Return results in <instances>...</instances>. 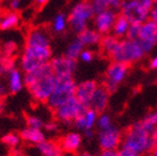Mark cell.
Listing matches in <instances>:
<instances>
[{"mask_svg": "<svg viewBox=\"0 0 157 156\" xmlns=\"http://www.w3.org/2000/svg\"><path fill=\"white\" fill-rule=\"evenodd\" d=\"M24 81L33 98L38 103H47L56 84V76L50 61L25 72Z\"/></svg>", "mask_w": 157, "mask_h": 156, "instance_id": "6da1fadb", "label": "cell"}, {"mask_svg": "<svg viewBox=\"0 0 157 156\" xmlns=\"http://www.w3.org/2000/svg\"><path fill=\"white\" fill-rule=\"evenodd\" d=\"M121 145L129 147L139 155L151 154L157 145V129L149 132L142 122L134 123L123 134Z\"/></svg>", "mask_w": 157, "mask_h": 156, "instance_id": "7a4b0ae2", "label": "cell"}, {"mask_svg": "<svg viewBox=\"0 0 157 156\" xmlns=\"http://www.w3.org/2000/svg\"><path fill=\"white\" fill-rule=\"evenodd\" d=\"M52 51L50 46L25 45L24 54L21 56L20 66L25 72H31L33 69L42 66L50 61Z\"/></svg>", "mask_w": 157, "mask_h": 156, "instance_id": "3957f363", "label": "cell"}, {"mask_svg": "<svg viewBox=\"0 0 157 156\" xmlns=\"http://www.w3.org/2000/svg\"><path fill=\"white\" fill-rule=\"evenodd\" d=\"M145 55V51L143 50L139 40H130V39H121L117 48L113 53L112 61L126 64L128 66L137 63L142 59Z\"/></svg>", "mask_w": 157, "mask_h": 156, "instance_id": "277c9868", "label": "cell"}, {"mask_svg": "<svg viewBox=\"0 0 157 156\" xmlns=\"http://www.w3.org/2000/svg\"><path fill=\"white\" fill-rule=\"evenodd\" d=\"M77 83L74 79V76H61L56 77V84L52 95L47 100V105L52 111L56 109L58 106H60L68 99L75 96Z\"/></svg>", "mask_w": 157, "mask_h": 156, "instance_id": "5b68a950", "label": "cell"}, {"mask_svg": "<svg viewBox=\"0 0 157 156\" xmlns=\"http://www.w3.org/2000/svg\"><path fill=\"white\" fill-rule=\"evenodd\" d=\"M95 17V12L93 10L89 0H84L82 2L77 3L70 11L67 21L71 30L77 35L88 28V22L93 20Z\"/></svg>", "mask_w": 157, "mask_h": 156, "instance_id": "8992f818", "label": "cell"}, {"mask_svg": "<svg viewBox=\"0 0 157 156\" xmlns=\"http://www.w3.org/2000/svg\"><path fill=\"white\" fill-rule=\"evenodd\" d=\"M89 106L79 102L75 96L54 109L55 119L63 124H71L78 116L85 115Z\"/></svg>", "mask_w": 157, "mask_h": 156, "instance_id": "52a82bcc", "label": "cell"}, {"mask_svg": "<svg viewBox=\"0 0 157 156\" xmlns=\"http://www.w3.org/2000/svg\"><path fill=\"white\" fill-rule=\"evenodd\" d=\"M128 70H129V66L126 64L112 61L106 69L101 85L108 90L109 94L115 93L118 86L125 80V78L128 74Z\"/></svg>", "mask_w": 157, "mask_h": 156, "instance_id": "ba28073f", "label": "cell"}, {"mask_svg": "<svg viewBox=\"0 0 157 156\" xmlns=\"http://www.w3.org/2000/svg\"><path fill=\"white\" fill-rule=\"evenodd\" d=\"M119 14L125 16L130 24H143L149 19V11L140 0H123Z\"/></svg>", "mask_w": 157, "mask_h": 156, "instance_id": "9c48e42d", "label": "cell"}, {"mask_svg": "<svg viewBox=\"0 0 157 156\" xmlns=\"http://www.w3.org/2000/svg\"><path fill=\"white\" fill-rule=\"evenodd\" d=\"M98 144L101 150H118L123 141V133L118 127L112 125L110 127L98 132Z\"/></svg>", "mask_w": 157, "mask_h": 156, "instance_id": "30bf717a", "label": "cell"}, {"mask_svg": "<svg viewBox=\"0 0 157 156\" xmlns=\"http://www.w3.org/2000/svg\"><path fill=\"white\" fill-rule=\"evenodd\" d=\"M118 14L115 9L108 8L107 10L99 14H96L94 17V26L95 29L100 33V35H108L113 30L114 24H115L116 18Z\"/></svg>", "mask_w": 157, "mask_h": 156, "instance_id": "8fae6325", "label": "cell"}, {"mask_svg": "<svg viewBox=\"0 0 157 156\" xmlns=\"http://www.w3.org/2000/svg\"><path fill=\"white\" fill-rule=\"evenodd\" d=\"M52 70L56 77L61 76H73L77 69V60L63 56H58L50 59Z\"/></svg>", "mask_w": 157, "mask_h": 156, "instance_id": "7c38bea8", "label": "cell"}, {"mask_svg": "<svg viewBox=\"0 0 157 156\" xmlns=\"http://www.w3.org/2000/svg\"><path fill=\"white\" fill-rule=\"evenodd\" d=\"M109 96L110 94L108 93V90L103 85H98V87L95 90L94 95L91 96L90 102H89V108L96 111L97 114L105 113L106 108L108 107L109 104Z\"/></svg>", "mask_w": 157, "mask_h": 156, "instance_id": "4fadbf2b", "label": "cell"}, {"mask_svg": "<svg viewBox=\"0 0 157 156\" xmlns=\"http://www.w3.org/2000/svg\"><path fill=\"white\" fill-rule=\"evenodd\" d=\"M98 85L99 84L96 80H84L82 83H79V84H77V87H76L75 97L78 99L79 102H82V104L89 106L91 96L94 95Z\"/></svg>", "mask_w": 157, "mask_h": 156, "instance_id": "5bb4252c", "label": "cell"}, {"mask_svg": "<svg viewBox=\"0 0 157 156\" xmlns=\"http://www.w3.org/2000/svg\"><path fill=\"white\" fill-rule=\"evenodd\" d=\"M82 136L80 133L77 132L67 133L66 135H63L59 141L61 150L66 153H76L79 150V147L82 146Z\"/></svg>", "mask_w": 157, "mask_h": 156, "instance_id": "9a60e30c", "label": "cell"}, {"mask_svg": "<svg viewBox=\"0 0 157 156\" xmlns=\"http://www.w3.org/2000/svg\"><path fill=\"white\" fill-rule=\"evenodd\" d=\"M21 141L28 142L33 145H39L40 143L46 141V136L41 129L30 128V127H26L20 132Z\"/></svg>", "mask_w": 157, "mask_h": 156, "instance_id": "2e32d148", "label": "cell"}, {"mask_svg": "<svg viewBox=\"0 0 157 156\" xmlns=\"http://www.w3.org/2000/svg\"><path fill=\"white\" fill-rule=\"evenodd\" d=\"M24 77L21 75V72L19 69L15 68L8 72V84L7 88L9 90L10 94H17L19 93L22 87H24Z\"/></svg>", "mask_w": 157, "mask_h": 156, "instance_id": "e0dca14e", "label": "cell"}, {"mask_svg": "<svg viewBox=\"0 0 157 156\" xmlns=\"http://www.w3.org/2000/svg\"><path fill=\"white\" fill-rule=\"evenodd\" d=\"M119 40H121V39L117 38V37L114 36V35H110V33H108V35H104V36L101 37V40H100V42H99L101 54L110 59L113 53L115 51L116 48H117L118 44H119Z\"/></svg>", "mask_w": 157, "mask_h": 156, "instance_id": "ac0fdd59", "label": "cell"}, {"mask_svg": "<svg viewBox=\"0 0 157 156\" xmlns=\"http://www.w3.org/2000/svg\"><path fill=\"white\" fill-rule=\"evenodd\" d=\"M78 39L82 41V44L84 45V47L86 46H96L99 45L100 40L103 35H100L96 29H90V28H86L84 31H82L80 33H78Z\"/></svg>", "mask_w": 157, "mask_h": 156, "instance_id": "d6986e66", "label": "cell"}, {"mask_svg": "<svg viewBox=\"0 0 157 156\" xmlns=\"http://www.w3.org/2000/svg\"><path fill=\"white\" fill-rule=\"evenodd\" d=\"M38 150L42 156H61L63 155V150L59 144V142L55 141H47L40 143L39 145H37Z\"/></svg>", "mask_w": 157, "mask_h": 156, "instance_id": "ffe728a7", "label": "cell"}, {"mask_svg": "<svg viewBox=\"0 0 157 156\" xmlns=\"http://www.w3.org/2000/svg\"><path fill=\"white\" fill-rule=\"evenodd\" d=\"M156 28H157V24L154 22L153 20H151V19L144 21L140 25V31H139L138 40H154V41H156V39H155Z\"/></svg>", "mask_w": 157, "mask_h": 156, "instance_id": "44dd1931", "label": "cell"}, {"mask_svg": "<svg viewBox=\"0 0 157 156\" xmlns=\"http://www.w3.org/2000/svg\"><path fill=\"white\" fill-rule=\"evenodd\" d=\"M129 25H130V22L127 20V18L125 16H123L121 14H118L115 24H114V27H113V30H112L113 35L119 39L126 37L127 30L129 28Z\"/></svg>", "mask_w": 157, "mask_h": 156, "instance_id": "7402d4cb", "label": "cell"}, {"mask_svg": "<svg viewBox=\"0 0 157 156\" xmlns=\"http://www.w3.org/2000/svg\"><path fill=\"white\" fill-rule=\"evenodd\" d=\"M84 49V45L82 44V41L77 38H75L73 41L70 42L68 47H67L66 51H65V56L68 58H71V59L78 60L79 59V55Z\"/></svg>", "mask_w": 157, "mask_h": 156, "instance_id": "603a6c76", "label": "cell"}, {"mask_svg": "<svg viewBox=\"0 0 157 156\" xmlns=\"http://www.w3.org/2000/svg\"><path fill=\"white\" fill-rule=\"evenodd\" d=\"M19 24V16L16 12H9L0 19V30H8L15 28Z\"/></svg>", "mask_w": 157, "mask_h": 156, "instance_id": "cb8c5ba5", "label": "cell"}, {"mask_svg": "<svg viewBox=\"0 0 157 156\" xmlns=\"http://www.w3.org/2000/svg\"><path fill=\"white\" fill-rule=\"evenodd\" d=\"M16 68V60L12 56L0 55V76L8 75V72Z\"/></svg>", "mask_w": 157, "mask_h": 156, "instance_id": "d4e9b609", "label": "cell"}, {"mask_svg": "<svg viewBox=\"0 0 157 156\" xmlns=\"http://www.w3.org/2000/svg\"><path fill=\"white\" fill-rule=\"evenodd\" d=\"M140 122L149 132H153V131L157 129V111H149L148 114L144 116V118Z\"/></svg>", "mask_w": 157, "mask_h": 156, "instance_id": "484cf974", "label": "cell"}, {"mask_svg": "<svg viewBox=\"0 0 157 156\" xmlns=\"http://www.w3.org/2000/svg\"><path fill=\"white\" fill-rule=\"evenodd\" d=\"M67 17L63 14H58L54 19V22H52V30L55 33H63V30L66 29L67 27Z\"/></svg>", "mask_w": 157, "mask_h": 156, "instance_id": "4316f807", "label": "cell"}, {"mask_svg": "<svg viewBox=\"0 0 157 156\" xmlns=\"http://www.w3.org/2000/svg\"><path fill=\"white\" fill-rule=\"evenodd\" d=\"M96 125L98 127L99 131H103V129H106L110 127L113 125L112 124V118L109 116L108 114H106V113H101V114L98 115L97 117V122H96Z\"/></svg>", "mask_w": 157, "mask_h": 156, "instance_id": "83f0119b", "label": "cell"}, {"mask_svg": "<svg viewBox=\"0 0 157 156\" xmlns=\"http://www.w3.org/2000/svg\"><path fill=\"white\" fill-rule=\"evenodd\" d=\"M20 141H21L20 135H17L15 133H9V134H7V135H5L1 138V142H2L3 144L10 147L18 146Z\"/></svg>", "mask_w": 157, "mask_h": 156, "instance_id": "f1b7e54d", "label": "cell"}, {"mask_svg": "<svg viewBox=\"0 0 157 156\" xmlns=\"http://www.w3.org/2000/svg\"><path fill=\"white\" fill-rule=\"evenodd\" d=\"M97 117H98V114H97L95 111H93L91 108H89V109L85 113L86 131H87V129H93V128H94V126L96 125V122H97Z\"/></svg>", "mask_w": 157, "mask_h": 156, "instance_id": "f546056e", "label": "cell"}, {"mask_svg": "<svg viewBox=\"0 0 157 156\" xmlns=\"http://www.w3.org/2000/svg\"><path fill=\"white\" fill-rule=\"evenodd\" d=\"M140 25L142 24H130L129 28L127 30L126 38L130 40H138L139 31H140Z\"/></svg>", "mask_w": 157, "mask_h": 156, "instance_id": "4dcf8cb0", "label": "cell"}, {"mask_svg": "<svg viewBox=\"0 0 157 156\" xmlns=\"http://www.w3.org/2000/svg\"><path fill=\"white\" fill-rule=\"evenodd\" d=\"M26 124H27V127L36 129H41L45 125L41 118L37 116H27L26 117Z\"/></svg>", "mask_w": 157, "mask_h": 156, "instance_id": "1f68e13d", "label": "cell"}, {"mask_svg": "<svg viewBox=\"0 0 157 156\" xmlns=\"http://www.w3.org/2000/svg\"><path fill=\"white\" fill-rule=\"evenodd\" d=\"M89 2H90L91 7H93L95 15L105 11V10H107L109 8L105 0H89Z\"/></svg>", "mask_w": 157, "mask_h": 156, "instance_id": "d6a6232c", "label": "cell"}, {"mask_svg": "<svg viewBox=\"0 0 157 156\" xmlns=\"http://www.w3.org/2000/svg\"><path fill=\"white\" fill-rule=\"evenodd\" d=\"M17 50V45L13 41H8L2 46L1 48V55L3 56H12Z\"/></svg>", "mask_w": 157, "mask_h": 156, "instance_id": "836d02e7", "label": "cell"}, {"mask_svg": "<svg viewBox=\"0 0 157 156\" xmlns=\"http://www.w3.org/2000/svg\"><path fill=\"white\" fill-rule=\"evenodd\" d=\"M94 53L90 49H82V51L79 55V59L82 60V63H90L94 59Z\"/></svg>", "mask_w": 157, "mask_h": 156, "instance_id": "e575fe53", "label": "cell"}, {"mask_svg": "<svg viewBox=\"0 0 157 156\" xmlns=\"http://www.w3.org/2000/svg\"><path fill=\"white\" fill-rule=\"evenodd\" d=\"M118 153H119L121 156H140L134 150H132V148H129V147L123 146V145L119 146V148H118Z\"/></svg>", "mask_w": 157, "mask_h": 156, "instance_id": "d590c367", "label": "cell"}, {"mask_svg": "<svg viewBox=\"0 0 157 156\" xmlns=\"http://www.w3.org/2000/svg\"><path fill=\"white\" fill-rule=\"evenodd\" d=\"M74 125L79 131H86V120H85V115L78 116L74 120Z\"/></svg>", "mask_w": 157, "mask_h": 156, "instance_id": "8d00e7d4", "label": "cell"}, {"mask_svg": "<svg viewBox=\"0 0 157 156\" xmlns=\"http://www.w3.org/2000/svg\"><path fill=\"white\" fill-rule=\"evenodd\" d=\"M107 5H108L109 8H112V9H119V7H121V3L123 0H105Z\"/></svg>", "mask_w": 157, "mask_h": 156, "instance_id": "74e56055", "label": "cell"}, {"mask_svg": "<svg viewBox=\"0 0 157 156\" xmlns=\"http://www.w3.org/2000/svg\"><path fill=\"white\" fill-rule=\"evenodd\" d=\"M44 127H45L46 131H48V132H55V131L58 128V123L57 122H49V123H46L45 125H44Z\"/></svg>", "mask_w": 157, "mask_h": 156, "instance_id": "f35d334b", "label": "cell"}, {"mask_svg": "<svg viewBox=\"0 0 157 156\" xmlns=\"http://www.w3.org/2000/svg\"><path fill=\"white\" fill-rule=\"evenodd\" d=\"M149 19L157 24V3H154V6L151 7V11H149Z\"/></svg>", "mask_w": 157, "mask_h": 156, "instance_id": "ab89813d", "label": "cell"}, {"mask_svg": "<svg viewBox=\"0 0 157 156\" xmlns=\"http://www.w3.org/2000/svg\"><path fill=\"white\" fill-rule=\"evenodd\" d=\"M99 156H121L118 153V150H101Z\"/></svg>", "mask_w": 157, "mask_h": 156, "instance_id": "60d3db41", "label": "cell"}, {"mask_svg": "<svg viewBox=\"0 0 157 156\" xmlns=\"http://www.w3.org/2000/svg\"><path fill=\"white\" fill-rule=\"evenodd\" d=\"M9 6L12 10L19 9V7H20V0H11L9 2Z\"/></svg>", "mask_w": 157, "mask_h": 156, "instance_id": "b9f144b4", "label": "cell"}, {"mask_svg": "<svg viewBox=\"0 0 157 156\" xmlns=\"http://www.w3.org/2000/svg\"><path fill=\"white\" fill-rule=\"evenodd\" d=\"M140 1H142L143 5L149 10L151 9V7L154 6V1H153V0H140Z\"/></svg>", "mask_w": 157, "mask_h": 156, "instance_id": "7bdbcfd3", "label": "cell"}, {"mask_svg": "<svg viewBox=\"0 0 157 156\" xmlns=\"http://www.w3.org/2000/svg\"><path fill=\"white\" fill-rule=\"evenodd\" d=\"M149 67H151V69H157V56H155V57L151 60Z\"/></svg>", "mask_w": 157, "mask_h": 156, "instance_id": "ee69618b", "label": "cell"}, {"mask_svg": "<svg viewBox=\"0 0 157 156\" xmlns=\"http://www.w3.org/2000/svg\"><path fill=\"white\" fill-rule=\"evenodd\" d=\"M85 133V136L87 138H93L94 137V132H93V129H87V131H84Z\"/></svg>", "mask_w": 157, "mask_h": 156, "instance_id": "f6af8a7d", "label": "cell"}, {"mask_svg": "<svg viewBox=\"0 0 157 156\" xmlns=\"http://www.w3.org/2000/svg\"><path fill=\"white\" fill-rule=\"evenodd\" d=\"M3 105H5V103H3V96L0 95V114H1L3 111Z\"/></svg>", "mask_w": 157, "mask_h": 156, "instance_id": "bcb514c9", "label": "cell"}, {"mask_svg": "<svg viewBox=\"0 0 157 156\" xmlns=\"http://www.w3.org/2000/svg\"><path fill=\"white\" fill-rule=\"evenodd\" d=\"M48 1L49 0H36V3L38 6H44V5H46Z\"/></svg>", "mask_w": 157, "mask_h": 156, "instance_id": "7dc6e473", "label": "cell"}, {"mask_svg": "<svg viewBox=\"0 0 157 156\" xmlns=\"http://www.w3.org/2000/svg\"><path fill=\"white\" fill-rule=\"evenodd\" d=\"M151 156H157V145L154 147V150H151Z\"/></svg>", "mask_w": 157, "mask_h": 156, "instance_id": "c3c4849f", "label": "cell"}, {"mask_svg": "<svg viewBox=\"0 0 157 156\" xmlns=\"http://www.w3.org/2000/svg\"><path fill=\"white\" fill-rule=\"evenodd\" d=\"M79 156H95V155H91V154H89V153H82Z\"/></svg>", "mask_w": 157, "mask_h": 156, "instance_id": "681fc988", "label": "cell"}, {"mask_svg": "<svg viewBox=\"0 0 157 156\" xmlns=\"http://www.w3.org/2000/svg\"><path fill=\"white\" fill-rule=\"evenodd\" d=\"M155 39H156V41H157V28H156V33H155Z\"/></svg>", "mask_w": 157, "mask_h": 156, "instance_id": "f907efd6", "label": "cell"}, {"mask_svg": "<svg viewBox=\"0 0 157 156\" xmlns=\"http://www.w3.org/2000/svg\"><path fill=\"white\" fill-rule=\"evenodd\" d=\"M154 1V3H157V0H153Z\"/></svg>", "mask_w": 157, "mask_h": 156, "instance_id": "816d5d0a", "label": "cell"}]
</instances>
